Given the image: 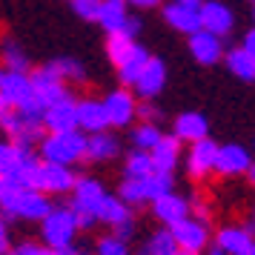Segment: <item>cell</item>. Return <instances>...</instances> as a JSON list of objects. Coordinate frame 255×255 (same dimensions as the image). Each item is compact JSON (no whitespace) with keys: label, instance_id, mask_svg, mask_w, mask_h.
I'll return each mask as SVG.
<instances>
[{"label":"cell","instance_id":"cell-1","mask_svg":"<svg viewBox=\"0 0 255 255\" xmlns=\"http://www.w3.org/2000/svg\"><path fill=\"white\" fill-rule=\"evenodd\" d=\"M0 207L9 218H26V221H43L52 212V201L37 189H23L3 181L0 189Z\"/></svg>","mask_w":255,"mask_h":255},{"label":"cell","instance_id":"cell-2","mask_svg":"<svg viewBox=\"0 0 255 255\" xmlns=\"http://www.w3.org/2000/svg\"><path fill=\"white\" fill-rule=\"evenodd\" d=\"M40 161L72 166L78 161H86V135L83 132H49L40 140Z\"/></svg>","mask_w":255,"mask_h":255},{"label":"cell","instance_id":"cell-3","mask_svg":"<svg viewBox=\"0 0 255 255\" xmlns=\"http://www.w3.org/2000/svg\"><path fill=\"white\" fill-rule=\"evenodd\" d=\"M0 95L9 104V109H14V112L43 118V106L35 98V89H32V81H29L26 72H3V78H0Z\"/></svg>","mask_w":255,"mask_h":255},{"label":"cell","instance_id":"cell-4","mask_svg":"<svg viewBox=\"0 0 255 255\" xmlns=\"http://www.w3.org/2000/svg\"><path fill=\"white\" fill-rule=\"evenodd\" d=\"M166 192H172V175L152 172L149 178H127L121 184L118 198L132 209V207H140V204H152L155 198L166 195Z\"/></svg>","mask_w":255,"mask_h":255},{"label":"cell","instance_id":"cell-5","mask_svg":"<svg viewBox=\"0 0 255 255\" xmlns=\"http://www.w3.org/2000/svg\"><path fill=\"white\" fill-rule=\"evenodd\" d=\"M43 227H40V232H43V241H46V247H52V250H66V247H72V241H75V235H78V224H75V218H72L69 207L63 209H52L46 218L40 221Z\"/></svg>","mask_w":255,"mask_h":255},{"label":"cell","instance_id":"cell-6","mask_svg":"<svg viewBox=\"0 0 255 255\" xmlns=\"http://www.w3.org/2000/svg\"><path fill=\"white\" fill-rule=\"evenodd\" d=\"M75 175H72V166H60V163H49L40 161L37 163V178H35V189L43 192V195H63L75 186Z\"/></svg>","mask_w":255,"mask_h":255},{"label":"cell","instance_id":"cell-7","mask_svg":"<svg viewBox=\"0 0 255 255\" xmlns=\"http://www.w3.org/2000/svg\"><path fill=\"white\" fill-rule=\"evenodd\" d=\"M101 104H104L109 127H129V124L135 121L138 101H135V95L129 92V89H115V92H109Z\"/></svg>","mask_w":255,"mask_h":255},{"label":"cell","instance_id":"cell-8","mask_svg":"<svg viewBox=\"0 0 255 255\" xmlns=\"http://www.w3.org/2000/svg\"><path fill=\"white\" fill-rule=\"evenodd\" d=\"M169 235L175 238L181 253H195V255H201V250L209 241L207 224H201L195 218H184V221H178V224H172L169 227Z\"/></svg>","mask_w":255,"mask_h":255},{"label":"cell","instance_id":"cell-9","mask_svg":"<svg viewBox=\"0 0 255 255\" xmlns=\"http://www.w3.org/2000/svg\"><path fill=\"white\" fill-rule=\"evenodd\" d=\"M215 155H218V143L209 138H201L189 146V155H186V172L189 178H207L209 172H215Z\"/></svg>","mask_w":255,"mask_h":255},{"label":"cell","instance_id":"cell-10","mask_svg":"<svg viewBox=\"0 0 255 255\" xmlns=\"http://www.w3.org/2000/svg\"><path fill=\"white\" fill-rule=\"evenodd\" d=\"M29 81H32V89H35V98L40 101V106L46 109L49 104H55L60 98H66L69 89H66V83L60 81L55 72L49 69V66H40L29 75Z\"/></svg>","mask_w":255,"mask_h":255},{"label":"cell","instance_id":"cell-11","mask_svg":"<svg viewBox=\"0 0 255 255\" xmlns=\"http://www.w3.org/2000/svg\"><path fill=\"white\" fill-rule=\"evenodd\" d=\"M253 230H255V224H247V227H224L215 235V250H221L224 255H250L255 247Z\"/></svg>","mask_w":255,"mask_h":255},{"label":"cell","instance_id":"cell-12","mask_svg":"<svg viewBox=\"0 0 255 255\" xmlns=\"http://www.w3.org/2000/svg\"><path fill=\"white\" fill-rule=\"evenodd\" d=\"M75 104L69 95L60 98L55 104H49L43 109V129L49 132H75L78 129V112H75Z\"/></svg>","mask_w":255,"mask_h":255},{"label":"cell","instance_id":"cell-13","mask_svg":"<svg viewBox=\"0 0 255 255\" xmlns=\"http://www.w3.org/2000/svg\"><path fill=\"white\" fill-rule=\"evenodd\" d=\"M201 29H207L212 35L218 37H227L232 32V26H235V14H232L230 6H224L221 0H207V3H201Z\"/></svg>","mask_w":255,"mask_h":255},{"label":"cell","instance_id":"cell-14","mask_svg":"<svg viewBox=\"0 0 255 255\" xmlns=\"http://www.w3.org/2000/svg\"><path fill=\"white\" fill-rule=\"evenodd\" d=\"M163 86H166V66H163L161 58H152L146 60V66L140 69L138 81H135V92H138V98H143V101H152V98H158V95L163 92Z\"/></svg>","mask_w":255,"mask_h":255},{"label":"cell","instance_id":"cell-15","mask_svg":"<svg viewBox=\"0 0 255 255\" xmlns=\"http://www.w3.org/2000/svg\"><path fill=\"white\" fill-rule=\"evenodd\" d=\"M250 166H253V155L238 146V143H224L218 146V155H215V172L218 175H247L250 172Z\"/></svg>","mask_w":255,"mask_h":255},{"label":"cell","instance_id":"cell-16","mask_svg":"<svg viewBox=\"0 0 255 255\" xmlns=\"http://www.w3.org/2000/svg\"><path fill=\"white\" fill-rule=\"evenodd\" d=\"M189 52L201 66H212L224 58V37L212 35L207 29H198L195 35H189Z\"/></svg>","mask_w":255,"mask_h":255},{"label":"cell","instance_id":"cell-17","mask_svg":"<svg viewBox=\"0 0 255 255\" xmlns=\"http://www.w3.org/2000/svg\"><path fill=\"white\" fill-rule=\"evenodd\" d=\"M152 215L161 221V224H166V230H169L172 224L189 218V201L181 195H175V192H166V195L152 201Z\"/></svg>","mask_w":255,"mask_h":255},{"label":"cell","instance_id":"cell-18","mask_svg":"<svg viewBox=\"0 0 255 255\" xmlns=\"http://www.w3.org/2000/svg\"><path fill=\"white\" fill-rule=\"evenodd\" d=\"M163 20L172 26L175 32H184V35H195L201 29V12L195 6H184V3H169L163 6Z\"/></svg>","mask_w":255,"mask_h":255},{"label":"cell","instance_id":"cell-19","mask_svg":"<svg viewBox=\"0 0 255 255\" xmlns=\"http://www.w3.org/2000/svg\"><path fill=\"white\" fill-rule=\"evenodd\" d=\"M75 112H78V129H83V132H92L95 135V132H106V127H109L101 101L83 98V101L75 104Z\"/></svg>","mask_w":255,"mask_h":255},{"label":"cell","instance_id":"cell-20","mask_svg":"<svg viewBox=\"0 0 255 255\" xmlns=\"http://www.w3.org/2000/svg\"><path fill=\"white\" fill-rule=\"evenodd\" d=\"M149 158H152L155 172L172 175V169L178 166V158H181V140L175 138V135H163V138L152 146Z\"/></svg>","mask_w":255,"mask_h":255},{"label":"cell","instance_id":"cell-21","mask_svg":"<svg viewBox=\"0 0 255 255\" xmlns=\"http://www.w3.org/2000/svg\"><path fill=\"white\" fill-rule=\"evenodd\" d=\"M207 132H209V124L201 112H184V115L175 118V124H172V135L178 140H186V143H195V140H201V138H209Z\"/></svg>","mask_w":255,"mask_h":255},{"label":"cell","instance_id":"cell-22","mask_svg":"<svg viewBox=\"0 0 255 255\" xmlns=\"http://www.w3.org/2000/svg\"><path fill=\"white\" fill-rule=\"evenodd\" d=\"M98 23L104 26L106 35H115V32H124V26L129 20V9L127 0H101V9H98Z\"/></svg>","mask_w":255,"mask_h":255},{"label":"cell","instance_id":"cell-23","mask_svg":"<svg viewBox=\"0 0 255 255\" xmlns=\"http://www.w3.org/2000/svg\"><path fill=\"white\" fill-rule=\"evenodd\" d=\"M72 207H81V209H86V212H92L95 215V209H98V204L104 201V195H106V189L95 178H78L75 181V186H72Z\"/></svg>","mask_w":255,"mask_h":255},{"label":"cell","instance_id":"cell-24","mask_svg":"<svg viewBox=\"0 0 255 255\" xmlns=\"http://www.w3.org/2000/svg\"><path fill=\"white\" fill-rule=\"evenodd\" d=\"M118 152H121V143L109 132H95V135L86 138V161L104 163V161H112Z\"/></svg>","mask_w":255,"mask_h":255},{"label":"cell","instance_id":"cell-25","mask_svg":"<svg viewBox=\"0 0 255 255\" xmlns=\"http://www.w3.org/2000/svg\"><path fill=\"white\" fill-rule=\"evenodd\" d=\"M95 221L98 224H109L112 230H115L118 224H124V221H132V209L115 195H104V201L98 204L95 209Z\"/></svg>","mask_w":255,"mask_h":255},{"label":"cell","instance_id":"cell-26","mask_svg":"<svg viewBox=\"0 0 255 255\" xmlns=\"http://www.w3.org/2000/svg\"><path fill=\"white\" fill-rule=\"evenodd\" d=\"M146 60H149V52L135 43V46H132V52H129L127 58L118 63V78H121V83H124V86H135L140 69L146 66Z\"/></svg>","mask_w":255,"mask_h":255},{"label":"cell","instance_id":"cell-27","mask_svg":"<svg viewBox=\"0 0 255 255\" xmlns=\"http://www.w3.org/2000/svg\"><path fill=\"white\" fill-rule=\"evenodd\" d=\"M227 69L235 75V78H241V81H255V58L250 52H244L241 46H235L227 52Z\"/></svg>","mask_w":255,"mask_h":255},{"label":"cell","instance_id":"cell-28","mask_svg":"<svg viewBox=\"0 0 255 255\" xmlns=\"http://www.w3.org/2000/svg\"><path fill=\"white\" fill-rule=\"evenodd\" d=\"M46 66L63 83H83L86 81V69H83L81 60H75V58H58V60H52V63H46Z\"/></svg>","mask_w":255,"mask_h":255},{"label":"cell","instance_id":"cell-29","mask_svg":"<svg viewBox=\"0 0 255 255\" xmlns=\"http://www.w3.org/2000/svg\"><path fill=\"white\" fill-rule=\"evenodd\" d=\"M132 46H135V37H129L127 32L106 35V55H109V60H112L115 66H118L124 58H127L129 52H132Z\"/></svg>","mask_w":255,"mask_h":255},{"label":"cell","instance_id":"cell-30","mask_svg":"<svg viewBox=\"0 0 255 255\" xmlns=\"http://www.w3.org/2000/svg\"><path fill=\"white\" fill-rule=\"evenodd\" d=\"M161 129L158 124H138V127L132 129V146L140 152H152V146L161 140Z\"/></svg>","mask_w":255,"mask_h":255},{"label":"cell","instance_id":"cell-31","mask_svg":"<svg viewBox=\"0 0 255 255\" xmlns=\"http://www.w3.org/2000/svg\"><path fill=\"white\" fill-rule=\"evenodd\" d=\"M124 172H127V178H149V175L155 172L149 152L132 149V152H129V158H127V166H124Z\"/></svg>","mask_w":255,"mask_h":255},{"label":"cell","instance_id":"cell-32","mask_svg":"<svg viewBox=\"0 0 255 255\" xmlns=\"http://www.w3.org/2000/svg\"><path fill=\"white\" fill-rule=\"evenodd\" d=\"M143 253L146 255H181V250H178L175 238L169 235V230H161V232H155V235L149 238V244H146Z\"/></svg>","mask_w":255,"mask_h":255},{"label":"cell","instance_id":"cell-33","mask_svg":"<svg viewBox=\"0 0 255 255\" xmlns=\"http://www.w3.org/2000/svg\"><path fill=\"white\" fill-rule=\"evenodd\" d=\"M3 63H6V72H26L29 69V58L23 55V49L17 46L14 40H6L3 43Z\"/></svg>","mask_w":255,"mask_h":255},{"label":"cell","instance_id":"cell-34","mask_svg":"<svg viewBox=\"0 0 255 255\" xmlns=\"http://www.w3.org/2000/svg\"><path fill=\"white\" fill-rule=\"evenodd\" d=\"M98 255H129V247L127 241H121L115 235H106L98 241Z\"/></svg>","mask_w":255,"mask_h":255},{"label":"cell","instance_id":"cell-35","mask_svg":"<svg viewBox=\"0 0 255 255\" xmlns=\"http://www.w3.org/2000/svg\"><path fill=\"white\" fill-rule=\"evenodd\" d=\"M72 9L83 20H95L98 17V9H101V0H72Z\"/></svg>","mask_w":255,"mask_h":255},{"label":"cell","instance_id":"cell-36","mask_svg":"<svg viewBox=\"0 0 255 255\" xmlns=\"http://www.w3.org/2000/svg\"><path fill=\"white\" fill-rule=\"evenodd\" d=\"M135 118H140L143 124H158V121H161V109L152 104V101H143V104H138Z\"/></svg>","mask_w":255,"mask_h":255},{"label":"cell","instance_id":"cell-37","mask_svg":"<svg viewBox=\"0 0 255 255\" xmlns=\"http://www.w3.org/2000/svg\"><path fill=\"white\" fill-rule=\"evenodd\" d=\"M9 255H63L52 247H37V244H20L17 250H9Z\"/></svg>","mask_w":255,"mask_h":255},{"label":"cell","instance_id":"cell-38","mask_svg":"<svg viewBox=\"0 0 255 255\" xmlns=\"http://www.w3.org/2000/svg\"><path fill=\"white\" fill-rule=\"evenodd\" d=\"M69 212H72V218H75V224H78V230H92L95 224H98L92 212H86V209H81V207H72L69 204Z\"/></svg>","mask_w":255,"mask_h":255},{"label":"cell","instance_id":"cell-39","mask_svg":"<svg viewBox=\"0 0 255 255\" xmlns=\"http://www.w3.org/2000/svg\"><path fill=\"white\" fill-rule=\"evenodd\" d=\"M189 212H192V215H195V221H201V224H209V218H212L209 207L204 204V201H198V198L189 204Z\"/></svg>","mask_w":255,"mask_h":255},{"label":"cell","instance_id":"cell-40","mask_svg":"<svg viewBox=\"0 0 255 255\" xmlns=\"http://www.w3.org/2000/svg\"><path fill=\"white\" fill-rule=\"evenodd\" d=\"M135 232V227H132V221H124V224H118L115 227V238H121V241H129V235Z\"/></svg>","mask_w":255,"mask_h":255},{"label":"cell","instance_id":"cell-41","mask_svg":"<svg viewBox=\"0 0 255 255\" xmlns=\"http://www.w3.org/2000/svg\"><path fill=\"white\" fill-rule=\"evenodd\" d=\"M0 255H9V230L3 218H0Z\"/></svg>","mask_w":255,"mask_h":255},{"label":"cell","instance_id":"cell-42","mask_svg":"<svg viewBox=\"0 0 255 255\" xmlns=\"http://www.w3.org/2000/svg\"><path fill=\"white\" fill-rule=\"evenodd\" d=\"M241 49H244V52H250V55L255 58V29H250V32L244 35V43H241Z\"/></svg>","mask_w":255,"mask_h":255},{"label":"cell","instance_id":"cell-43","mask_svg":"<svg viewBox=\"0 0 255 255\" xmlns=\"http://www.w3.org/2000/svg\"><path fill=\"white\" fill-rule=\"evenodd\" d=\"M127 6H135V9H155V6H161V0H127Z\"/></svg>","mask_w":255,"mask_h":255},{"label":"cell","instance_id":"cell-44","mask_svg":"<svg viewBox=\"0 0 255 255\" xmlns=\"http://www.w3.org/2000/svg\"><path fill=\"white\" fill-rule=\"evenodd\" d=\"M124 32H127L129 37H135V35L140 32V20H138V17H129L127 26H124Z\"/></svg>","mask_w":255,"mask_h":255},{"label":"cell","instance_id":"cell-45","mask_svg":"<svg viewBox=\"0 0 255 255\" xmlns=\"http://www.w3.org/2000/svg\"><path fill=\"white\" fill-rule=\"evenodd\" d=\"M175 3H184V6H195V9H201L204 0H175Z\"/></svg>","mask_w":255,"mask_h":255},{"label":"cell","instance_id":"cell-46","mask_svg":"<svg viewBox=\"0 0 255 255\" xmlns=\"http://www.w3.org/2000/svg\"><path fill=\"white\" fill-rule=\"evenodd\" d=\"M247 175H250V181H253V186H255V161H253V166H250V172Z\"/></svg>","mask_w":255,"mask_h":255},{"label":"cell","instance_id":"cell-47","mask_svg":"<svg viewBox=\"0 0 255 255\" xmlns=\"http://www.w3.org/2000/svg\"><path fill=\"white\" fill-rule=\"evenodd\" d=\"M6 109H9V104H6V101H3V95H0V115H3Z\"/></svg>","mask_w":255,"mask_h":255},{"label":"cell","instance_id":"cell-48","mask_svg":"<svg viewBox=\"0 0 255 255\" xmlns=\"http://www.w3.org/2000/svg\"><path fill=\"white\" fill-rule=\"evenodd\" d=\"M209 255H224V253H221V250H212V253H209Z\"/></svg>","mask_w":255,"mask_h":255},{"label":"cell","instance_id":"cell-49","mask_svg":"<svg viewBox=\"0 0 255 255\" xmlns=\"http://www.w3.org/2000/svg\"><path fill=\"white\" fill-rule=\"evenodd\" d=\"M253 224H255V209H253Z\"/></svg>","mask_w":255,"mask_h":255},{"label":"cell","instance_id":"cell-50","mask_svg":"<svg viewBox=\"0 0 255 255\" xmlns=\"http://www.w3.org/2000/svg\"><path fill=\"white\" fill-rule=\"evenodd\" d=\"M250 255H255V247H253V253H250Z\"/></svg>","mask_w":255,"mask_h":255},{"label":"cell","instance_id":"cell-51","mask_svg":"<svg viewBox=\"0 0 255 255\" xmlns=\"http://www.w3.org/2000/svg\"><path fill=\"white\" fill-rule=\"evenodd\" d=\"M253 17H255V6H253Z\"/></svg>","mask_w":255,"mask_h":255},{"label":"cell","instance_id":"cell-52","mask_svg":"<svg viewBox=\"0 0 255 255\" xmlns=\"http://www.w3.org/2000/svg\"><path fill=\"white\" fill-rule=\"evenodd\" d=\"M0 78H3V72H0Z\"/></svg>","mask_w":255,"mask_h":255},{"label":"cell","instance_id":"cell-53","mask_svg":"<svg viewBox=\"0 0 255 255\" xmlns=\"http://www.w3.org/2000/svg\"><path fill=\"white\" fill-rule=\"evenodd\" d=\"M140 255H146V253H140Z\"/></svg>","mask_w":255,"mask_h":255},{"label":"cell","instance_id":"cell-54","mask_svg":"<svg viewBox=\"0 0 255 255\" xmlns=\"http://www.w3.org/2000/svg\"><path fill=\"white\" fill-rule=\"evenodd\" d=\"M253 3H255V0H253Z\"/></svg>","mask_w":255,"mask_h":255}]
</instances>
